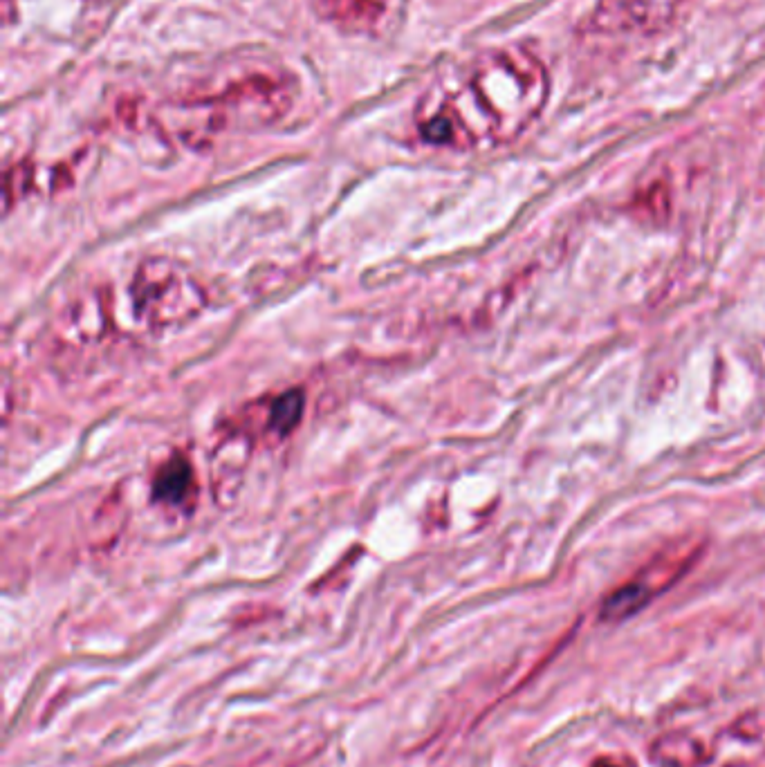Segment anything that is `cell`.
<instances>
[{
  "label": "cell",
  "mask_w": 765,
  "mask_h": 767,
  "mask_svg": "<svg viewBox=\"0 0 765 767\" xmlns=\"http://www.w3.org/2000/svg\"><path fill=\"white\" fill-rule=\"evenodd\" d=\"M303 415V395L299 391L283 393L274 397L270 402V409L265 415V433L274 436L276 440H285L290 433L299 427Z\"/></svg>",
  "instance_id": "8"
},
{
  "label": "cell",
  "mask_w": 765,
  "mask_h": 767,
  "mask_svg": "<svg viewBox=\"0 0 765 767\" xmlns=\"http://www.w3.org/2000/svg\"><path fill=\"white\" fill-rule=\"evenodd\" d=\"M593 767H617V765H613V763H608V761H602V763H597V765H593Z\"/></svg>",
  "instance_id": "9"
},
{
  "label": "cell",
  "mask_w": 765,
  "mask_h": 767,
  "mask_svg": "<svg viewBox=\"0 0 765 767\" xmlns=\"http://www.w3.org/2000/svg\"><path fill=\"white\" fill-rule=\"evenodd\" d=\"M133 317L149 332H164L191 323L207 308V290L196 272L173 258H146L133 272Z\"/></svg>",
  "instance_id": "2"
},
{
  "label": "cell",
  "mask_w": 765,
  "mask_h": 767,
  "mask_svg": "<svg viewBox=\"0 0 765 767\" xmlns=\"http://www.w3.org/2000/svg\"><path fill=\"white\" fill-rule=\"evenodd\" d=\"M723 738L727 741V747H734L739 754H745V759H750L754 754H761L765 750V711H757V714H745L739 720L725 729Z\"/></svg>",
  "instance_id": "7"
},
{
  "label": "cell",
  "mask_w": 765,
  "mask_h": 767,
  "mask_svg": "<svg viewBox=\"0 0 765 767\" xmlns=\"http://www.w3.org/2000/svg\"><path fill=\"white\" fill-rule=\"evenodd\" d=\"M288 79L252 75L227 83L223 90L184 99L180 108L191 115H202L211 131H223L243 124L270 122L288 106Z\"/></svg>",
  "instance_id": "3"
},
{
  "label": "cell",
  "mask_w": 765,
  "mask_h": 767,
  "mask_svg": "<svg viewBox=\"0 0 765 767\" xmlns=\"http://www.w3.org/2000/svg\"><path fill=\"white\" fill-rule=\"evenodd\" d=\"M193 489H196L193 467L184 456H171L153 478L155 501L173 507V510H180L191 501Z\"/></svg>",
  "instance_id": "5"
},
{
  "label": "cell",
  "mask_w": 765,
  "mask_h": 767,
  "mask_svg": "<svg viewBox=\"0 0 765 767\" xmlns=\"http://www.w3.org/2000/svg\"><path fill=\"white\" fill-rule=\"evenodd\" d=\"M685 561L687 559L674 557L665 563L649 566L640 577H635L606 599L602 617L606 622H622V619L638 613L642 606H647L651 599L662 593L669 584H674L682 568H685Z\"/></svg>",
  "instance_id": "4"
},
{
  "label": "cell",
  "mask_w": 765,
  "mask_h": 767,
  "mask_svg": "<svg viewBox=\"0 0 765 767\" xmlns=\"http://www.w3.org/2000/svg\"><path fill=\"white\" fill-rule=\"evenodd\" d=\"M705 750L696 738L671 734L653 745V761L660 767H698L705 761Z\"/></svg>",
  "instance_id": "6"
},
{
  "label": "cell",
  "mask_w": 765,
  "mask_h": 767,
  "mask_svg": "<svg viewBox=\"0 0 765 767\" xmlns=\"http://www.w3.org/2000/svg\"><path fill=\"white\" fill-rule=\"evenodd\" d=\"M546 97L543 68L528 54L496 50L447 70L416 108V128L431 146L474 151L514 140Z\"/></svg>",
  "instance_id": "1"
}]
</instances>
